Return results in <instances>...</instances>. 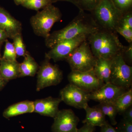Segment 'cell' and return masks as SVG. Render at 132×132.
Wrapping results in <instances>:
<instances>
[{"mask_svg": "<svg viewBox=\"0 0 132 132\" xmlns=\"http://www.w3.org/2000/svg\"><path fill=\"white\" fill-rule=\"evenodd\" d=\"M98 27L92 15L79 10L77 16L65 27L50 34L45 39V44L48 48H52L57 43L70 39L81 35H89L98 31Z\"/></svg>", "mask_w": 132, "mask_h": 132, "instance_id": "obj_1", "label": "cell"}, {"mask_svg": "<svg viewBox=\"0 0 132 132\" xmlns=\"http://www.w3.org/2000/svg\"><path fill=\"white\" fill-rule=\"evenodd\" d=\"M88 43L96 58L112 59L124 48L117 33L99 29L88 36Z\"/></svg>", "mask_w": 132, "mask_h": 132, "instance_id": "obj_2", "label": "cell"}, {"mask_svg": "<svg viewBox=\"0 0 132 132\" xmlns=\"http://www.w3.org/2000/svg\"><path fill=\"white\" fill-rule=\"evenodd\" d=\"M91 13L99 29L116 32L124 14L116 7L111 0H102Z\"/></svg>", "mask_w": 132, "mask_h": 132, "instance_id": "obj_3", "label": "cell"}, {"mask_svg": "<svg viewBox=\"0 0 132 132\" xmlns=\"http://www.w3.org/2000/svg\"><path fill=\"white\" fill-rule=\"evenodd\" d=\"M61 18L60 10L51 4L32 16L30 19V24L36 35L46 39L49 36L55 23L60 21Z\"/></svg>", "mask_w": 132, "mask_h": 132, "instance_id": "obj_4", "label": "cell"}, {"mask_svg": "<svg viewBox=\"0 0 132 132\" xmlns=\"http://www.w3.org/2000/svg\"><path fill=\"white\" fill-rule=\"evenodd\" d=\"M96 60L86 40L76 48L66 60L72 71L85 72L93 70Z\"/></svg>", "mask_w": 132, "mask_h": 132, "instance_id": "obj_5", "label": "cell"}, {"mask_svg": "<svg viewBox=\"0 0 132 132\" xmlns=\"http://www.w3.org/2000/svg\"><path fill=\"white\" fill-rule=\"evenodd\" d=\"M110 82L126 90L131 87L132 68L126 63L121 53L113 59Z\"/></svg>", "mask_w": 132, "mask_h": 132, "instance_id": "obj_6", "label": "cell"}, {"mask_svg": "<svg viewBox=\"0 0 132 132\" xmlns=\"http://www.w3.org/2000/svg\"><path fill=\"white\" fill-rule=\"evenodd\" d=\"M45 59L37 72L36 90L39 92L45 88L59 85L63 79L62 71L57 65L51 64Z\"/></svg>", "mask_w": 132, "mask_h": 132, "instance_id": "obj_7", "label": "cell"}, {"mask_svg": "<svg viewBox=\"0 0 132 132\" xmlns=\"http://www.w3.org/2000/svg\"><path fill=\"white\" fill-rule=\"evenodd\" d=\"M88 35H81L57 43L45 54V59L53 60L55 62L66 60L76 48L87 40Z\"/></svg>", "mask_w": 132, "mask_h": 132, "instance_id": "obj_8", "label": "cell"}, {"mask_svg": "<svg viewBox=\"0 0 132 132\" xmlns=\"http://www.w3.org/2000/svg\"><path fill=\"white\" fill-rule=\"evenodd\" d=\"M68 78L70 83L88 93L94 92L105 84L98 79L93 70L85 72L72 71Z\"/></svg>", "mask_w": 132, "mask_h": 132, "instance_id": "obj_9", "label": "cell"}, {"mask_svg": "<svg viewBox=\"0 0 132 132\" xmlns=\"http://www.w3.org/2000/svg\"><path fill=\"white\" fill-rule=\"evenodd\" d=\"M89 93L69 83L60 92V98L67 105L79 109H85L88 104Z\"/></svg>", "mask_w": 132, "mask_h": 132, "instance_id": "obj_10", "label": "cell"}, {"mask_svg": "<svg viewBox=\"0 0 132 132\" xmlns=\"http://www.w3.org/2000/svg\"><path fill=\"white\" fill-rule=\"evenodd\" d=\"M54 119V121L52 126V132H77L80 120L71 109L59 110Z\"/></svg>", "mask_w": 132, "mask_h": 132, "instance_id": "obj_11", "label": "cell"}, {"mask_svg": "<svg viewBox=\"0 0 132 132\" xmlns=\"http://www.w3.org/2000/svg\"><path fill=\"white\" fill-rule=\"evenodd\" d=\"M127 90L111 82H108L94 92L89 93L88 98L89 100H92L99 103L113 102L120 95Z\"/></svg>", "mask_w": 132, "mask_h": 132, "instance_id": "obj_12", "label": "cell"}, {"mask_svg": "<svg viewBox=\"0 0 132 132\" xmlns=\"http://www.w3.org/2000/svg\"><path fill=\"white\" fill-rule=\"evenodd\" d=\"M60 98L49 97L34 101V112L40 115L54 118L59 112V105L61 102Z\"/></svg>", "mask_w": 132, "mask_h": 132, "instance_id": "obj_13", "label": "cell"}, {"mask_svg": "<svg viewBox=\"0 0 132 132\" xmlns=\"http://www.w3.org/2000/svg\"><path fill=\"white\" fill-rule=\"evenodd\" d=\"M0 29L5 31L9 38L13 39L15 36L21 34L22 25L10 14L0 6Z\"/></svg>", "mask_w": 132, "mask_h": 132, "instance_id": "obj_14", "label": "cell"}, {"mask_svg": "<svg viewBox=\"0 0 132 132\" xmlns=\"http://www.w3.org/2000/svg\"><path fill=\"white\" fill-rule=\"evenodd\" d=\"M112 59L97 58L93 71L98 79L104 84L110 82Z\"/></svg>", "mask_w": 132, "mask_h": 132, "instance_id": "obj_15", "label": "cell"}, {"mask_svg": "<svg viewBox=\"0 0 132 132\" xmlns=\"http://www.w3.org/2000/svg\"><path fill=\"white\" fill-rule=\"evenodd\" d=\"M34 101L26 100L10 106L3 112V115L6 119L34 112Z\"/></svg>", "mask_w": 132, "mask_h": 132, "instance_id": "obj_16", "label": "cell"}, {"mask_svg": "<svg viewBox=\"0 0 132 132\" xmlns=\"http://www.w3.org/2000/svg\"><path fill=\"white\" fill-rule=\"evenodd\" d=\"M85 110L86 112V116L82 121L83 124L101 127L107 121L106 120L105 116L99 108L94 106L90 107L88 105Z\"/></svg>", "mask_w": 132, "mask_h": 132, "instance_id": "obj_17", "label": "cell"}, {"mask_svg": "<svg viewBox=\"0 0 132 132\" xmlns=\"http://www.w3.org/2000/svg\"><path fill=\"white\" fill-rule=\"evenodd\" d=\"M20 63L17 61H12L2 59L0 60V72L6 80L9 81L19 78Z\"/></svg>", "mask_w": 132, "mask_h": 132, "instance_id": "obj_18", "label": "cell"}, {"mask_svg": "<svg viewBox=\"0 0 132 132\" xmlns=\"http://www.w3.org/2000/svg\"><path fill=\"white\" fill-rule=\"evenodd\" d=\"M39 65L28 52L24 57L23 62L20 63L19 78L35 76L39 68Z\"/></svg>", "mask_w": 132, "mask_h": 132, "instance_id": "obj_19", "label": "cell"}, {"mask_svg": "<svg viewBox=\"0 0 132 132\" xmlns=\"http://www.w3.org/2000/svg\"><path fill=\"white\" fill-rule=\"evenodd\" d=\"M113 103L118 113L122 114L127 109L132 106V88H130V89L120 95Z\"/></svg>", "mask_w": 132, "mask_h": 132, "instance_id": "obj_20", "label": "cell"}, {"mask_svg": "<svg viewBox=\"0 0 132 132\" xmlns=\"http://www.w3.org/2000/svg\"><path fill=\"white\" fill-rule=\"evenodd\" d=\"M94 107L100 109L104 115L108 116L111 125L113 126L117 125L116 117L118 113L113 102H100Z\"/></svg>", "mask_w": 132, "mask_h": 132, "instance_id": "obj_21", "label": "cell"}, {"mask_svg": "<svg viewBox=\"0 0 132 132\" xmlns=\"http://www.w3.org/2000/svg\"><path fill=\"white\" fill-rule=\"evenodd\" d=\"M51 4L49 0H25L21 5L28 9L38 11Z\"/></svg>", "mask_w": 132, "mask_h": 132, "instance_id": "obj_22", "label": "cell"}, {"mask_svg": "<svg viewBox=\"0 0 132 132\" xmlns=\"http://www.w3.org/2000/svg\"><path fill=\"white\" fill-rule=\"evenodd\" d=\"M12 39L17 57H25L28 52L26 50L21 33L15 36Z\"/></svg>", "mask_w": 132, "mask_h": 132, "instance_id": "obj_23", "label": "cell"}, {"mask_svg": "<svg viewBox=\"0 0 132 132\" xmlns=\"http://www.w3.org/2000/svg\"><path fill=\"white\" fill-rule=\"evenodd\" d=\"M79 10L92 12L98 6L102 0H75Z\"/></svg>", "mask_w": 132, "mask_h": 132, "instance_id": "obj_24", "label": "cell"}, {"mask_svg": "<svg viewBox=\"0 0 132 132\" xmlns=\"http://www.w3.org/2000/svg\"><path fill=\"white\" fill-rule=\"evenodd\" d=\"M5 42V50L3 56L2 57V59L12 61H16L17 56L13 44L9 41L8 39Z\"/></svg>", "mask_w": 132, "mask_h": 132, "instance_id": "obj_25", "label": "cell"}, {"mask_svg": "<svg viewBox=\"0 0 132 132\" xmlns=\"http://www.w3.org/2000/svg\"><path fill=\"white\" fill-rule=\"evenodd\" d=\"M116 7L125 13L131 11L132 0H111Z\"/></svg>", "mask_w": 132, "mask_h": 132, "instance_id": "obj_26", "label": "cell"}, {"mask_svg": "<svg viewBox=\"0 0 132 132\" xmlns=\"http://www.w3.org/2000/svg\"><path fill=\"white\" fill-rule=\"evenodd\" d=\"M116 32L122 36L129 44L132 43V29L120 25L116 29Z\"/></svg>", "mask_w": 132, "mask_h": 132, "instance_id": "obj_27", "label": "cell"}, {"mask_svg": "<svg viewBox=\"0 0 132 132\" xmlns=\"http://www.w3.org/2000/svg\"><path fill=\"white\" fill-rule=\"evenodd\" d=\"M115 129L117 132H132V122L123 118Z\"/></svg>", "mask_w": 132, "mask_h": 132, "instance_id": "obj_28", "label": "cell"}, {"mask_svg": "<svg viewBox=\"0 0 132 132\" xmlns=\"http://www.w3.org/2000/svg\"><path fill=\"white\" fill-rule=\"evenodd\" d=\"M123 25L132 29V13L131 11L123 14L120 25Z\"/></svg>", "mask_w": 132, "mask_h": 132, "instance_id": "obj_29", "label": "cell"}, {"mask_svg": "<svg viewBox=\"0 0 132 132\" xmlns=\"http://www.w3.org/2000/svg\"><path fill=\"white\" fill-rule=\"evenodd\" d=\"M123 56H125L123 57L127 59L130 62L132 61V43H130L129 45L127 46H124V48L121 53Z\"/></svg>", "mask_w": 132, "mask_h": 132, "instance_id": "obj_30", "label": "cell"}, {"mask_svg": "<svg viewBox=\"0 0 132 132\" xmlns=\"http://www.w3.org/2000/svg\"><path fill=\"white\" fill-rule=\"evenodd\" d=\"M95 127L88 124H84V125L79 129H78L76 132H94Z\"/></svg>", "mask_w": 132, "mask_h": 132, "instance_id": "obj_31", "label": "cell"}, {"mask_svg": "<svg viewBox=\"0 0 132 132\" xmlns=\"http://www.w3.org/2000/svg\"><path fill=\"white\" fill-rule=\"evenodd\" d=\"M101 127L100 132H117L115 128H114L108 121Z\"/></svg>", "mask_w": 132, "mask_h": 132, "instance_id": "obj_32", "label": "cell"}, {"mask_svg": "<svg viewBox=\"0 0 132 132\" xmlns=\"http://www.w3.org/2000/svg\"><path fill=\"white\" fill-rule=\"evenodd\" d=\"M123 119L132 122V107H130L123 113Z\"/></svg>", "mask_w": 132, "mask_h": 132, "instance_id": "obj_33", "label": "cell"}, {"mask_svg": "<svg viewBox=\"0 0 132 132\" xmlns=\"http://www.w3.org/2000/svg\"><path fill=\"white\" fill-rule=\"evenodd\" d=\"M8 36L5 31L0 29V43H3L7 40Z\"/></svg>", "mask_w": 132, "mask_h": 132, "instance_id": "obj_34", "label": "cell"}, {"mask_svg": "<svg viewBox=\"0 0 132 132\" xmlns=\"http://www.w3.org/2000/svg\"><path fill=\"white\" fill-rule=\"evenodd\" d=\"M8 82V81L6 80L5 78L3 77L0 72V91L5 87L7 83Z\"/></svg>", "mask_w": 132, "mask_h": 132, "instance_id": "obj_35", "label": "cell"}, {"mask_svg": "<svg viewBox=\"0 0 132 132\" xmlns=\"http://www.w3.org/2000/svg\"><path fill=\"white\" fill-rule=\"evenodd\" d=\"M49 1H50L52 3H53L59 1L67 2H70L71 3H72L74 5H75L77 7H78V5H77V3H76L75 0H49Z\"/></svg>", "mask_w": 132, "mask_h": 132, "instance_id": "obj_36", "label": "cell"}, {"mask_svg": "<svg viewBox=\"0 0 132 132\" xmlns=\"http://www.w3.org/2000/svg\"><path fill=\"white\" fill-rule=\"evenodd\" d=\"M25 0H14L15 3L16 5H22Z\"/></svg>", "mask_w": 132, "mask_h": 132, "instance_id": "obj_37", "label": "cell"}, {"mask_svg": "<svg viewBox=\"0 0 132 132\" xmlns=\"http://www.w3.org/2000/svg\"><path fill=\"white\" fill-rule=\"evenodd\" d=\"M3 43H0V60L1 59L2 56L1 54V49Z\"/></svg>", "mask_w": 132, "mask_h": 132, "instance_id": "obj_38", "label": "cell"}]
</instances>
